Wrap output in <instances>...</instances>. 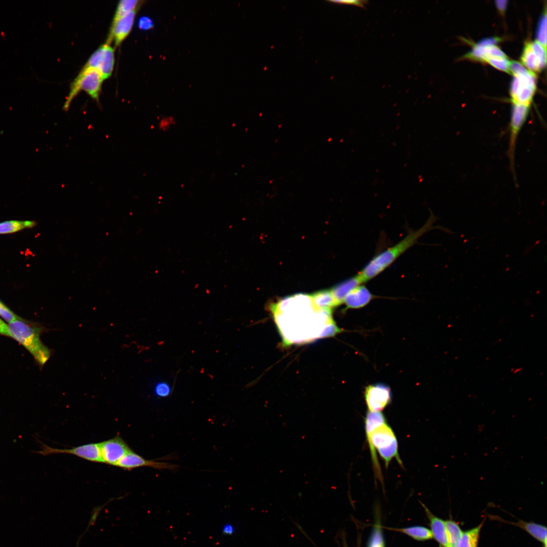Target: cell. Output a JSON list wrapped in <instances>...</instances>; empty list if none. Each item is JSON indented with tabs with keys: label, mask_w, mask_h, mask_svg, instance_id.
Listing matches in <instances>:
<instances>
[{
	"label": "cell",
	"mask_w": 547,
	"mask_h": 547,
	"mask_svg": "<svg viewBox=\"0 0 547 547\" xmlns=\"http://www.w3.org/2000/svg\"><path fill=\"white\" fill-rule=\"evenodd\" d=\"M365 428L374 475L376 479L382 483L383 477L376 449L384 461L386 467L393 458L402 465L398 452L397 439L381 411H368L365 419Z\"/></svg>",
	"instance_id": "6da1fadb"
},
{
	"label": "cell",
	"mask_w": 547,
	"mask_h": 547,
	"mask_svg": "<svg viewBox=\"0 0 547 547\" xmlns=\"http://www.w3.org/2000/svg\"><path fill=\"white\" fill-rule=\"evenodd\" d=\"M434 221V216L431 215L422 227L410 231L399 242L375 256L357 275L362 283L374 278L390 265L413 246L420 237L433 228Z\"/></svg>",
	"instance_id": "7a4b0ae2"
},
{
	"label": "cell",
	"mask_w": 547,
	"mask_h": 547,
	"mask_svg": "<svg viewBox=\"0 0 547 547\" xmlns=\"http://www.w3.org/2000/svg\"><path fill=\"white\" fill-rule=\"evenodd\" d=\"M10 336L22 344L41 365L50 357V351L42 342L39 329L24 322L21 319L9 324Z\"/></svg>",
	"instance_id": "3957f363"
},
{
	"label": "cell",
	"mask_w": 547,
	"mask_h": 547,
	"mask_svg": "<svg viewBox=\"0 0 547 547\" xmlns=\"http://www.w3.org/2000/svg\"><path fill=\"white\" fill-rule=\"evenodd\" d=\"M510 70L514 74L511 85L512 103L530 106L536 89L534 73L516 61L511 62Z\"/></svg>",
	"instance_id": "277c9868"
},
{
	"label": "cell",
	"mask_w": 547,
	"mask_h": 547,
	"mask_svg": "<svg viewBox=\"0 0 547 547\" xmlns=\"http://www.w3.org/2000/svg\"><path fill=\"white\" fill-rule=\"evenodd\" d=\"M103 80L101 72L98 69L84 67L71 85L63 109L65 111L68 110L72 101L82 90L85 91L93 99L98 102Z\"/></svg>",
	"instance_id": "5b68a950"
},
{
	"label": "cell",
	"mask_w": 547,
	"mask_h": 547,
	"mask_svg": "<svg viewBox=\"0 0 547 547\" xmlns=\"http://www.w3.org/2000/svg\"><path fill=\"white\" fill-rule=\"evenodd\" d=\"M530 106L513 104L510 122V137L507 156L513 174L515 173V155L517 140L525 124L529 111Z\"/></svg>",
	"instance_id": "8992f818"
},
{
	"label": "cell",
	"mask_w": 547,
	"mask_h": 547,
	"mask_svg": "<svg viewBox=\"0 0 547 547\" xmlns=\"http://www.w3.org/2000/svg\"><path fill=\"white\" fill-rule=\"evenodd\" d=\"M36 452L43 455L57 453L69 454L90 461L103 463L99 443L86 444L70 449L54 448L43 444L42 450Z\"/></svg>",
	"instance_id": "52a82bcc"
},
{
	"label": "cell",
	"mask_w": 547,
	"mask_h": 547,
	"mask_svg": "<svg viewBox=\"0 0 547 547\" xmlns=\"http://www.w3.org/2000/svg\"><path fill=\"white\" fill-rule=\"evenodd\" d=\"M114 63V49L105 44L98 48L90 57L84 67L98 69L104 80L111 75Z\"/></svg>",
	"instance_id": "ba28073f"
},
{
	"label": "cell",
	"mask_w": 547,
	"mask_h": 547,
	"mask_svg": "<svg viewBox=\"0 0 547 547\" xmlns=\"http://www.w3.org/2000/svg\"><path fill=\"white\" fill-rule=\"evenodd\" d=\"M99 443L103 463L113 466L132 450L119 435Z\"/></svg>",
	"instance_id": "9c48e42d"
},
{
	"label": "cell",
	"mask_w": 547,
	"mask_h": 547,
	"mask_svg": "<svg viewBox=\"0 0 547 547\" xmlns=\"http://www.w3.org/2000/svg\"><path fill=\"white\" fill-rule=\"evenodd\" d=\"M364 397L368 411L372 412L382 410L390 403L392 399L389 387L382 384L367 386Z\"/></svg>",
	"instance_id": "30bf717a"
},
{
	"label": "cell",
	"mask_w": 547,
	"mask_h": 547,
	"mask_svg": "<svg viewBox=\"0 0 547 547\" xmlns=\"http://www.w3.org/2000/svg\"><path fill=\"white\" fill-rule=\"evenodd\" d=\"M116 466L128 471L140 467H150L160 470L175 471L179 467L177 465L167 462H161L146 459L133 450H131L125 455L117 463Z\"/></svg>",
	"instance_id": "8fae6325"
},
{
	"label": "cell",
	"mask_w": 547,
	"mask_h": 547,
	"mask_svg": "<svg viewBox=\"0 0 547 547\" xmlns=\"http://www.w3.org/2000/svg\"><path fill=\"white\" fill-rule=\"evenodd\" d=\"M137 10L131 12L122 17L113 20L106 43L119 46L131 32Z\"/></svg>",
	"instance_id": "7c38bea8"
},
{
	"label": "cell",
	"mask_w": 547,
	"mask_h": 547,
	"mask_svg": "<svg viewBox=\"0 0 547 547\" xmlns=\"http://www.w3.org/2000/svg\"><path fill=\"white\" fill-rule=\"evenodd\" d=\"M373 298V295L365 286L358 285L351 290L344 298L343 302L347 308H359L367 305Z\"/></svg>",
	"instance_id": "4fadbf2b"
},
{
	"label": "cell",
	"mask_w": 547,
	"mask_h": 547,
	"mask_svg": "<svg viewBox=\"0 0 547 547\" xmlns=\"http://www.w3.org/2000/svg\"><path fill=\"white\" fill-rule=\"evenodd\" d=\"M422 505L430 521L431 530L433 537L439 543L440 547H449L445 521L434 516L423 504Z\"/></svg>",
	"instance_id": "5bb4252c"
},
{
	"label": "cell",
	"mask_w": 547,
	"mask_h": 547,
	"mask_svg": "<svg viewBox=\"0 0 547 547\" xmlns=\"http://www.w3.org/2000/svg\"><path fill=\"white\" fill-rule=\"evenodd\" d=\"M363 283L358 275L346 280L333 287L331 291L338 303L343 302L347 294L354 288Z\"/></svg>",
	"instance_id": "9a60e30c"
},
{
	"label": "cell",
	"mask_w": 547,
	"mask_h": 547,
	"mask_svg": "<svg viewBox=\"0 0 547 547\" xmlns=\"http://www.w3.org/2000/svg\"><path fill=\"white\" fill-rule=\"evenodd\" d=\"M527 532L534 538L541 542L543 547H546V528L541 525L533 522H526L519 520L517 522H510Z\"/></svg>",
	"instance_id": "2e32d148"
},
{
	"label": "cell",
	"mask_w": 547,
	"mask_h": 547,
	"mask_svg": "<svg viewBox=\"0 0 547 547\" xmlns=\"http://www.w3.org/2000/svg\"><path fill=\"white\" fill-rule=\"evenodd\" d=\"M521 59L522 63L533 73L539 72L544 68L539 58L532 49L530 42L525 44Z\"/></svg>",
	"instance_id": "e0dca14e"
},
{
	"label": "cell",
	"mask_w": 547,
	"mask_h": 547,
	"mask_svg": "<svg viewBox=\"0 0 547 547\" xmlns=\"http://www.w3.org/2000/svg\"><path fill=\"white\" fill-rule=\"evenodd\" d=\"M311 297L314 303L323 309H330L339 305L331 290L320 291L312 294Z\"/></svg>",
	"instance_id": "ac0fdd59"
},
{
	"label": "cell",
	"mask_w": 547,
	"mask_h": 547,
	"mask_svg": "<svg viewBox=\"0 0 547 547\" xmlns=\"http://www.w3.org/2000/svg\"><path fill=\"white\" fill-rule=\"evenodd\" d=\"M33 221L9 220L0 222V235L12 233L34 227Z\"/></svg>",
	"instance_id": "d6986e66"
},
{
	"label": "cell",
	"mask_w": 547,
	"mask_h": 547,
	"mask_svg": "<svg viewBox=\"0 0 547 547\" xmlns=\"http://www.w3.org/2000/svg\"><path fill=\"white\" fill-rule=\"evenodd\" d=\"M483 522L479 526L463 532L455 547H478L480 533Z\"/></svg>",
	"instance_id": "ffe728a7"
},
{
	"label": "cell",
	"mask_w": 547,
	"mask_h": 547,
	"mask_svg": "<svg viewBox=\"0 0 547 547\" xmlns=\"http://www.w3.org/2000/svg\"><path fill=\"white\" fill-rule=\"evenodd\" d=\"M397 530L417 540L423 541L433 538L431 530L423 526H415Z\"/></svg>",
	"instance_id": "44dd1931"
},
{
	"label": "cell",
	"mask_w": 547,
	"mask_h": 547,
	"mask_svg": "<svg viewBox=\"0 0 547 547\" xmlns=\"http://www.w3.org/2000/svg\"><path fill=\"white\" fill-rule=\"evenodd\" d=\"M445 524L449 547H455L463 532L458 523L452 520L445 521Z\"/></svg>",
	"instance_id": "7402d4cb"
},
{
	"label": "cell",
	"mask_w": 547,
	"mask_h": 547,
	"mask_svg": "<svg viewBox=\"0 0 547 547\" xmlns=\"http://www.w3.org/2000/svg\"><path fill=\"white\" fill-rule=\"evenodd\" d=\"M140 3V1L137 0L121 1L118 4L113 20L119 18L131 12L137 10Z\"/></svg>",
	"instance_id": "603a6c76"
},
{
	"label": "cell",
	"mask_w": 547,
	"mask_h": 547,
	"mask_svg": "<svg viewBox=\"0 0 547 547\" xmlns=\"http://www.w3.org/2000/svg\"><path fill=\"white\" fill-rule=\"evenodd\" d=\"M537 42L545 49L546 46V10L540 17L536 31Z\"/></svg>",
	"instance_id": "cb8c5ba5"
},
{
	"label": "cell",
	"mask_w": 547,
	"mask_h": 547,
	"mask_svg": "<svg viewBox=\"0 0 547 547\" xmlns=\"http://www.w3.org/2000/svg\"><path fill=\"white\" fill-rule=\"evenodd\" d=\"M368 547H385L384 537L380 527L375 526L370 536Z\"/></svg>",
	"instance_id": "d4e9b609"
},
{
	"label": "cell",
	"mask_w": 547,
	"mask_h": 547,
	"mask_svg": "<svg viewBox=\"0 0 547 547\" xmlns=\"http://www.w3.org/2000/svg\"><path fill=\"white\" fill-rule=\"evenodd\" d=\"M114 499H115V498H111V499H109L105 503H104L103 505H99V506H95V507L93 508V509L92 510V512H91V517H90V519L89 520V521L88 522V526H87L86 529H85V530L84 531V532H83V533L82 535H81V536L79 538V539L77 540V541L76 542V544L75 547H79V543H80V541L81 539L84 536L85 534L88 531H89V530L91 528V527H92V526H93L95 524V523L97 521V518H98V517L99 516V515L100 514V512H101V510L104 508V507L109 502H110V501H112L113 500H114Z\"/></svg>",
	"instance_id": "484cf974"
},
{
	"label": "cell",
	"mask_w": 547,
	"mask_h": 547,
	"mask_svg": "<svg viewBox=\"0 0 547 547\" xmlns=\"http://www.w3.org/2000/svg\"><path fill=\"white\" fill-rule=\"evenodd\" d=\"M485 62H487L498 69L508 73L510 72L511 62L506 58L489 57L487 58Z\"/></svg>",
	"instance_id": "4316f807"
},
{
	"label": "cell",
	"mask_w": 547,
	"mask_h": 547,
	"mask_svg": "<svg viewBox=\"0 0 547 547\" xmlns=\"http://www.w3.org/2000/svg\"><path fill=\"white\" fill-rule=\"evenodd\" d=\"M172 390L169 384L166 382H159L154 388V393L159 398H166L170 395Z\"/></svg>",
	"instance_id": "83f0119b"
},
{
	"label": "cell",
	"mask_w": 547,
	"mask_h": 547,
	"mask_svg": "<svg viewBox=\"0 0 547 547\" xmlns=\"http://www.w3.org/2000/svg\"><path fill=\"white\" fill-rule=\"evenodd\" d=\"M0 316L9 323L20 319L0 300Z\"/></svg>",
	"instance_id": "f1b7e54d"
},
{
	"label": "cell",
	"mask_w": 547,
	"mask_h": 547,
	"mask_svg": "<svg viewBox=\"0 0 547 547\" xmlns=\"http://www.w3.org/2000/svg\"><path fill=\"white\" fill-rule=\"evenodd\" d=\"M530 44L532 49L538 57L542 65L544 67L546 64V49L536 41L530 42Z\"/></svg>",
	"instance_id": "f546056e"
},
{
	"label": "cell",
	"mask_w": 547,
	"mask_h": 547,
	"mask_svg": "<svg viewBox=\"0 0 547 547\" xmlns=\"http://www.w3.org/2000/svg\"><path fill=\"white\" fill-rule=\"evenodd\" d=\"M175 123L174 120L170 117H166L162 119L159 123V129L163 131H166L171 128Z\"/></svg>",
	"instance_id": "4dcf8cb0"
},
{
	"label": "cell",
	"mask_w": 547,
	"mask_h": 547,
	"mask_svg": "<svg viewBox=\"0 0 547 547\" xmlns=\"http://www.w3.org/2000/svg\"><path fill=\"white\" fill-rule=\"evenodd\" d=\"M138 24L139 28L143 30L149 29L153 25L152 20L147 16L141 17L139 20Z\"/></svg>",
	"instance_id": "1f68e13d"
},
{
	"label": "cell",
	"mask_w": 547,
	"mask_h": 547,
	"mask_svg": "<svg viewBox=\"0 0 547 547\" xmlns=\"http://www.w3.org/2000/svg\"><path fill=\"white\" fill-rule=\"evenodd\" d=\"M500 41V38L498 37H487L479 41L476 45L483 47L495 45Z\"/></svg>",
	"instance_id": "d6a6232c"
},
{
	"label": "cell",
	"mask_w": 547,
	"mask_h": 547,
	"mask_svg": "<svg viewBox=\"0 0 547 547\" xmlns=\"http://www.w3.org/2000/svg\"><path fill=\"white\" fill-rule=\"evenodd\" d=\"M336 3H340L341 4H347L355 5L356 6L364 8L365 5L368 2L366 1H335L334 2Z\"/></svg>",
	"instance_id": "836d02e7"
},
{
	"label": "cell",
	"mask_w": 547,
	"mask_h": 547,
	"mask_svg": "<svg viewBox=\"0 0 547 547\" xmlns=\"http://www.w3.org/2000/svg\"><path fill=\"white\" fill-rule=\"evenodd\" d=\"M0 334L10 336L8 325L0 318Z\"/></svg>",
	"instance_id": "e575fe53"
},
{
	"label": "cell",
	"mask_w": 547,
	"mask_h": 547,
	"mask_svg": "<svg viewBox=\"0 0 547 547\" xmlns=\"http://www.w3.org/2000/svg\"><path fill=\"white\" fill-rule=\"evenodd\" d=\"M233 526L230 524H226L222 527V532L225 535H231L234 533Z\"/></svg>",
	"instance_id": "d590c367"
},
{
	"label": "cell",
	"mask_w": 547,
	"mask_h": 547,
	"mask_svg": "<svg viewBox=\"0 0 547 547\" xmlns=\"http://www.w3.org/2000/svg\"><path fill=\"white\" fill-rule=\"evenodd\" d=\"M507 2V1L505 0H497L495 1L496 5L500 12H503L505 11Z\"/></svg>",
	"instance_id": "8d00e7d4"
},
{
	"label": "cell",
	"mask_w": 547,
	"mask_h": 547,
	"mask_svg": "<svg viewBox=\"0 0 547 547\" xmlns=\"http://www.w3.org/2000/svg\"><path fill=\"white\" fill-rule=\"evenodd\" d=\"M345 547H347V546H345Z\"/></svg>",
	"instance_id": "74e56055"
}]
</instances>
